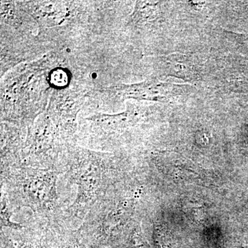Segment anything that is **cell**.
<instances>
[{"label": "cell", "mask_w": 248, "mask_h": 248, "mask_svg": "<svg viewBox=\"0 0 248 248\" xmlns=\"http://www.w3.org/2000/svg\"><path fill=\"white\" fill-rule=\"evenodd\" d=\"M9 200L6 194H2L1 203V228H9V229L20 230L24 229V227L19 223H15L11 221L12 216V211L9 207Z\"/></svg>", "instance_id": "obj_6"}, {"label": "cell", "mask_w": 248, "mask_h": 248, "mask_svg": "<svg viewBox=\"0 0 248 248\" xmlns=\"http://www.w3.org/2000/svg\"><path fill=\"white\" fill-rule=\"evenodd\" d=\"M161 66L168 76L186 81H200L203 69L197 58L190 55L174 53L161 57Z\"/></svg>", "instance_id": "obj_3"}, {"label": "cell", "mask_w": 248, "mask_h": 248, "mask_svg": "<svg viewBox=\"0 0 248 248\" xmlns=\"http://www.w3.org/2000/svg\"><path fill=\"white\" fill-rule=\"evenodd\" d=\"M1 229V248H43L41 232Z\"/></svg>", "instance_id": "obj_5"}, {"label": "cell", "mask_w": 248, "mask_h": 248, "mask_svg": "<svg viewBox=\"0 0 248 248\" xmlns=\"http://www.w3.org/2000/svg\"><path fill=\"white\" fill-rule=\"evenodd\" d=\"M108 161L94 155H79L66 169L67 179L78 186V195L71 209L83 218L98 201L108 192Z\"/></svg>", "instance_id": "obj_2"}, {"label": "cell", "mask_w": 248, "mask_h": 248, "mask_svg": "<svg viewBox=\"0 0 248 248\" xmlns=\"http://www.w3.org/2000/svg\"><path fill=\"white\" fill-rule=\"evenodd\" d=\"M60 173L58 169L14 166L1 169V182L19 205L29 207L40 216L50 217L58 207L57 181Z\"/></svg>", "instance_id": "obj_1"}, {"label": "cell", "mask_w": 248, "mask_h": 248, "mask_svg": "<svg viewBox=\"0 0 248 248\" xmlns=\"http://www.w3.org/2000/svg\"><path fill=\"white\" fill-rule=\"evenodd\" d=\"M41 234L43 248H89L77 231L55 226L41 232Z\"/></svg>", "instance_id": "obj_4"}]
</instances>
